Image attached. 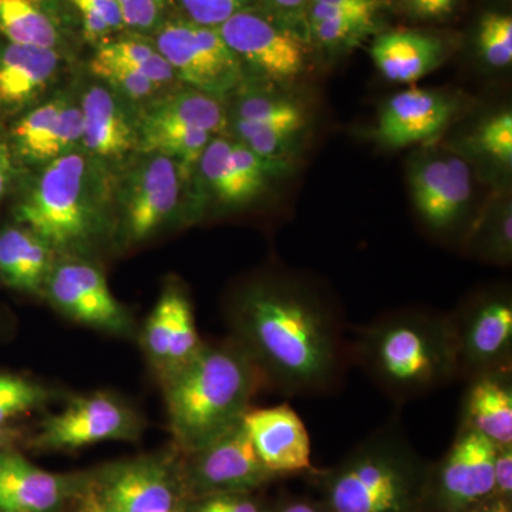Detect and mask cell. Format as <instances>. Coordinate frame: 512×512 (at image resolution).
<instances>
[{"mask_svg": "<svg viewBox=\"0 0 512 512\" xmlns=\"http://www.w3.org/2000/svg\"><path fill=\"white\" fill-rule=\"evenodd\" d=\"M284 168L285 164L271 163L256 156L239 141L215 136L195 170L200 171L205 188L218 204L238 208L256 200L272 175L281 173Z\"/></svg>", "mask_w": 512, "mask_h": 512, "instance_id": "15", "label": "cell"}, {"mask_svg": "<svg viewBox=\"0 0 512 512\" xmlns=\"http://www.w3.org/2000/svg\"><path fill=\"white\" fill-rule=\"evenodd\" d=\"M497 447L476 431L458 427L437 473L436 500L446 512H468L494 497Z\"/></svg>", "mask_w": 512, "mask_h": 512, "instance_id": "14", "label": "cell"}, {"mask_svg": "<svg viewBox=\"0 0 512 512\" xmlns=\"http://www.w3.org/2000/svg\"><path fill=\"white\" fill-rule=\"evenodd\" d=\"M238 340L265 382L288 396L328 393L350 357L342 318L316 293L291 282L249 286L232 309Z\"/></svg>", "mask_w": 512, "mask_h": 512, "instance_id": "1", "label": "cell"}, {"mask_svg": "<svg viewBox=\"0 0 512 512\" xmlns=\"http://www.w3.org/2000/svg\"><path fill=\"white\" fill-rule=\"evenodd\" d=\"M16 220L55 252L72 256L92 247L111 227L116 185L111 165L82 147L37 167Z\"/></svg>", "mask_w": 512, "mask_h": 512, "instance_id": "2", "label": "cell"}, {"mask_svg": "<svg viewBox=\"0 0 512 512\" xmlns=\"http://www.w3.org/2000/svg\"><path fill=\"white\" fill-rule=\"evenodd\" d=\"M468 512H512L510 503L503 498L491 497Z\"/></svg>", "mask_w": 512, "mask_h": 512, "instance_id": "47", "label": "cell"}, {"mask_svg": "<svg viewBox=\"0 0 512 512\" xmlns=\"http://www.w3.org/2000/svg\"><path fill=\"white\" fill-rule=\"evenodd\" d=\"M43 291L50 302L83 325L111 333L130 332L131 320L96 265L72 258L55 262Z\"/></svg>", "mask_w": 512, "mask_h": 512, "instance_id": "10", "label": "cell"}, {"mask_svg": "<svg viewBox=\"0 0 512 512\" xmlns=\"http://www.w3.org/2000/svg\"><path fill=\"white\" fill-rule=\"evenodd\" d=\"M417 485L404 433L390 424L373 433L330 477V511L410 512L419 497Z\"/></svg>", "mask_w": 512, "mask_h": 512, "instance_id": "5", "label": "cell"}, {"mask_svg": "<svg viewBox=\"0 0 512 512\" xmlns=\"http://www.w3.org/2000/svg\"><path fill=\"white\" fill-rule=\"evenodd\" d=\"M73 10L80 33L87 43L100 46L116 37L124 26L116 0H64Z\"/></svg>", "mask_w": 512, "mask_h": 512, "instance_id": "32", "label": "cell"}, {"mask_svg": "<svg viewBox=\"0 0 512 512\" xmlns=\"http://www.w3.org/2000/svg\"><path fill=\"white\" fill-rule=\"evenodd\" d=\"M281 512H319V510L308 503H292L286 505Z\"/></svg>", "mask_w": 512, "mask_h": 512, "instance_id": "48", "label": "cell"}, {"mask_svg": "<svg viewBox=\"0 0 512 512\" xmlns=\"http://www.w3.org/2000/svg\"><path fill=\"white\" fill-rule=\"evenodd\" d=\"M64 69V53L0 39V111L35 106Z\"/></svg>", "mask_w": 512, "mask_h": 512, "instance_id": "21", "label": "cell"}, {"mask_svg": "<svg viewBox=\"0 0 512 512\" xmlns=\"http://www.w3.org/2000/svg\"><path fill=\"white\" fill-rule=\"evenodd\" d=\"M137 156L116 185V211L127 244L146 241L174 220L188 180L171 158L157 153Z\"/></svg>", "mask_w": 512, "mask_h": 512, "instance_id": "7", "label": "cell"}, {"mask_svg": "<svg viewBox=\"0 0 512 512\" xmlns=\"http://www.w3.org/2000/svg\"><path fill=\"white\" fill-rule=\"evenodd\" d=\"M218 30L242 66L265 79L286 82L305 70L308 42L269 18L258 5L241 10Z\"/></svg>", "mask_w": 512, "mask_h": 512, "instance_id": "8", "label": "cell"}, {"mask_svg": "<svg viewBox=\"0 0 512 512\" xmlns=\"http://www.w3.org/2000/svg\"><path fill=\"white\" fill-rule=\"evenodd\" d=\"M376 15L311 3L308 9L309 40L339 49L357 45L375 29Z\"/></svg>", "mask_w": 512, "mask_h": 512, "instance_id": "28", "label": "cell"}, {"mask_svg": "<svg viewBox=\"0 0 512 512\" xmlns=\"http://www.w3.org/2000/svg\"><path fill=\"white\" fill-rule=\"evenodd\" d=\"M140 433L138 420L123 403L107 394H92L70 403L49 417L37 436L45 450H74L107 440H133Z\"/></svg>", "mask_w": 512, "mask_h": 512, "instance_id": "11", "label": "cell"}, {"mask_svg": "<svg viewBox=\"0 0 512 512\" xmlns=\"http://www.w3.org/2000/svg\"><path fill=\"white\" fill-rule=\"evenodd\" d=\"M72 490L70 478L42 470L13 451H0V512H55Z\"/></svg>", "mask_w": 512, "mask_h": 512, "instance_id": "24", "label": "cell"}, {"mask_svg": "<svg viewBox=\"0 0 512 512\" xmlns=\"http://www.w3.org/2000/svg\"><path fill=\"white\" fill-rule=\"evenodd\" d=\"M123 16L124 26L130 33L150 37L175 12L174 0H116Z\"/></svg>", "mask_w": 512, "mask_h": 512, "instance_id": "37", "label": "cell"}, {"mask_svg": "<svg viewBox=\"0 0 512 512\" xmlns=\"http://www.w3.org/2000/svg\"><path fill=\"white\" fill-rule=\"evenodd\" d=\"M153 36L177 79L191 89L222 100L244 82L245 67L218 28L174 15Z\"/></svg>", "mask_w": 512, "mask_h": 512, "instance_id": "6", "label": "cell"}, {"mask_svg": "<svg viewBox=\"0 0 512 512\" xmlns=\"http://www.w3.org/2000/svg\"><path fill=\"white\" fill-rule=\"evenodd\" d=\"M397 3L412 18L440 20L456 10L458 0H397Z\"/></svg>", "mask_w": 512, "mask_h": 512, "instance_id": "42", "label": "cell"}, {"mask_svg": "<svg viewBox=\"0 0 512 512\" xmlns=\"http://www.w3.org/2000/svg\"><path fill=\"white\" fill-rule=\"evenodd\" d=\"M262 383L261 370L238 340L202 345L165 373V404L178 446L192 453L237 426Z\"/></svg>", "mask_w": 512, "mask_h": 512, "instance_id": "4", "label": "cell"}, {"mask_svg": "<svg viewBox=\"0 0 512 512\" xmlns=\"http://www.w3.org/2000/svg\"><path fill=\"white\" fill-rule=\"evenodd\" d=\"M454 114L456 104L446 94L412 87L386 101L375 136L389 148L431 143L446 130Z\"/></svg>", "mask_w": 512, "mask_h": 512, "instance_id": "20", "label": "cell"}, {"mask_svg": "<svg viewBox=\"0 0 512 512\" xmlns=\"http://www.w3.org/2000/svg\"><path fill=\"white\" fill-rule=\"evenodd\" d=\"M242 424L272 476L313 471L311 439L291 404L249 409Z\"/></svg>", "mask_w": 512, "mask_h": 512, "instance_id": "19", "label": "cell"}, {"mask_svg": "<svg viewBox=\"0 0 512 512\" xmlns=\"http://www.w3.org/2000/svg\"><path fill=\"white\" fill-rule=\"evenodd\" d=\"M410 185L414 207L434 231H450L466 215L473 181L460 157L423 158L413 167Z\"/></svg>", "mask_w": 512, "mask_h": 512, "instance_id": "16", "label": "cell"}, {"mask_svg": "<svg viewBox=\"0 0 512 512\" xmlns=\"http://www.w3.org/2000/svg\"><path fill=\"white\" fill-rule=\"evenodd\" d=\"M370 55L384 79L412 84L440 66L446 47L439 37L427 33L392 30L377 37Z\"/></svg>", "mask_w": 512, "mask_h": 512, "instance_id": "25", "label": "cell"}, {"mask_svg": "<svg viewBox=\"0 0 512 512\" xmlns=\"http://www.w3.org/2000/svg\"><path fill=\"white\" fill-rule=\"evenodd\" d=\"M15 161L8 137L0 131V201L8 194L15 178Z\"/></svg>", "mask_w": 512, "mask_h": 512, "instance_id": "44", "label": "cell"}, {"mask_svg": "<svg viewBox=\"0 0 512 512\" xmlns=\"http://www.w3.org/2000/svg\"><path fill=\"white\" fill-rule=\"evenodd\" d=\"M76 512H109L104 507L103 501H101L99 493L96 490L89 491L82 500V504L79 505Z\"/></svg>", "mask_w": 512, "mask_h": 512, "instance_id": "46", "label": "cell"}, {"mask_svg": "<svg viewBox=\"0 0 512 512\" xmlns=\"http://www.w3.org/2000/svg\"><path fill=\"white\" fill-rule=\"evenodd\" d=\"M350 357L394 402H409L460 379L451 316L402 311L356 330Z\"/></svg>", "mask_w": 512, "mask_h": 512, "instance_id": "3", "label": "cell"}, {"mask_svg": "<svg viewBox=\"0 0 512 512\" xmlns=\"http://www.w3.org/2000/svg\"><path fill=\"white\" fill-rule=\"evenodd\" d=\"M311 3L335 6V8L360 10V12L372 13V15L377 16L380 10L389 8L392 5V0H311Z\"/></svg>", "mask_w": 512, "mask_h": 512, "instance_id": "45", "label": "cell"}, {"mask_svg": "<svg viewBox=\"0 0 512 512\" xmlns=\"http://www.w3.org/2000/svg\"><path fill=\"white\" fill-rule=\"evenodd\" d=\"M47 400L46 390L25 377L0 373V427Z\"/></svg>", "mask_w": 512, "mask_h": 512, "instance_id": "35", "label": "cell"}, {"mask_svg": "<svg viewBox=\"0 0 512 512\" xmlns=\"http://www.w3.org/2000/svg\"><path fill=\"white\" fill-rule=\"evenodd\" d=\"M477 49L488 66L504 69L512 63V18L507 13L488 12L477 30Z\"/></svg>", "mask_w": 512, "mask_h": 512, "instance_id": "33", "label": "cell"}, {"mask_svg": "<svg viewBox=\"0 0 512 512\" xmlns=\"http://www.w3.org/2000/svg\"><path fill=\"white\" fill-rule=\"evenodd\" d=\"M453 320L460 379L512 367L510 293L491 292L464 306Z\"/></svg>", "mask_w": 512, "mask_h": 512, "instance_id": "9", "label": "cell"}, {"mask_svg": "<svg viewBox=\"0 0 512 512\" xmlns=\"http://www.w3.org/2000/svg\"><path fill=\"white\" fill-rule=\"evenodd\" d=\"M221 101L191 87L178 92L171 90L140 110L138 133L198 128L220 136L228 126L227 111Z\"/></svg>", "mask_w": 512, "mask_h": 512, "instance_id": "26", "label": "cell"}, {"mask_svg": "<svg viewBox=\"0 0 512 512\" xmlns=\"http://www.w3.org/2000/svg\"><path fill=\"white\" fill-rule=\"evenodd\" d=\"M76 22L64 0H0V39L16 45L64 53Z\"/></svg>", "mask_w": 512, "mask_h": 512, "instance_id": "22", "label": "cell"}, {"mask_svg": "<svg viewBox=\"0 0 512 512\" xmlns=\"http://www.w3.org/2000/svg\"><path fill=\"white\" fill-rule=\"evenodd\" d=\"M311 0H259L258 6L269 18L295 33L305 42L309 40L308 9Z\"/></svg>", "mask_w": 512, "mask_h": 512, "instance_id": "40", "label": "cell"}, {"mask_svg": "<svg viewBox=\"0 0 512 512\" xmlns=\"http://www.w3.org/2000/svg\"><path fill=\"white\" fill-rule=\"evenodd\" d=\"M473 146L498 164L511 168L512 164V114L510 110L494 114L477 128Z\"/></svg>", "mask_w": 512, "mask_h": 512, "instance_id": "38", "label": "cell"}, {"mask_svg": "<svg viewBox=\"0 0 512 512\" xmlns=\"http://www.w3.org/2000/svg\"><path fill=\"white\" fill-rule=\"evenodd\" d=\"M178 293H180V289L177 286L165 289L148 319L146 336H144L148 353L164 367L167 365L168 350H170Z\"/></svg>", "mask_w": 512, "mask_h": 512, "instance_id": "36", "label": "cell"}, {"mask_svg": "<svg viewBox=\"0 0 512 512\" xmlns=\"http://www.w3.org/2000/svg\"><path fill=\"white\" fill-rule=\"evenodd\" d=\"M96 50L133 67L165 92L167 90L171 92V87L180 82L170 64L158 52L151 37L128 33V35L113 37L109 42L97 46Z\"/></svg>", "mask_w": 512, "mask_h": 512, "instance_id": "29", "label": "cell"}, {"mask_svg": "<svg viewBox=\"0 0 512 512\" xmlns=\"http://www.w3.org/2000/svg\"><path fill=\"white\" fill-rule=\"evenodd\" d=\"M467 380L458 427L476 431L495 447L512 446V367Z\"/></svg>", "mask_w": 512, "mask_h": 512, "instance_id": "23", "label": "cell"}, {"mask_svg": "<svg viewBox=\"0 0 512 512\" xmlns=\"http://www.w3.org/2000/svg\"><path fill=\"white\" fill-rule=\"evenodd\" d=\"M512 494V446L497 447L494 458V497L507 500Z\"/></svg>", "mask_w": 512, "mask_h": 512, "instance_id": "43", "label": "cell"}, {"mask_svg": "<svg viewBox=\"0 0 512 512\" xmlns=\"http://www.w3.org/2000/svg\"><path fill=\"white\" fill-rule=\"evenodd\" d=\"M89 67L90 72L101 83L109 86L111 90L119 93L130 103L140 104L141 109L165 94L164 90L150 82L147 77L138 73L133 67L104 55L100 50H96L94 53Z\"/></svg>", "mask_w": 512, "mask_h": 512, "instance_id": "31", "label": "cell"}, {"mask_svg": "<svg viewBox=\"0 0 512 512\" xmlns=\"http://www.w3.org/2000/svg\"><path fill=\"white\" fill-rule=\"evenodd\" d=\"M79 104L87 154L113 165L136 153L140 110L136 113L133 103L100 82L84 89Z\"/></svg>", "mask_w": 512, "mask_h": 512, "instance_id": "17", "label": "cell"}, {"mask_svg": "<svg viewBox=\"0 0 512 512\" xmlns=\"http://www.w3.org/2000/svg\"><path fill=\"white\" fill-rule=\"evenodd\" d=\"M96 491L109 512H185L170 468L151 458L111 468Z\"/></svg>", "mask_w": 512, "mask_h": 512, "instance_id": "18", "label": "cell"}, {"mask_svg": "<svg viewBox=\"0 0 512 512\" xmlns=\"http://www.w3.org/2000/svg\"><path fill=\"white\" fill-rule=\"evenodd\" d=\"M192 512H262L245 493L211 494L202 497Z\"/></svg>", "mask_w": 512, "mask_h": 512, "instance_id": "41", "label": "cell"}, {"mask_svg": "<svg viewBox=\"0 0 512 512\" xmlns=\"http://www.w3.org/2000/svg\"><path fill=\"white\" fill-rule=\"evenodd\" d=\"M306 114L301 104L284 94L254 92L245 94L235 107V128H303Z\"/></svg>", "mask_w": 512, "mask_h": 512, "instance_id": "30", "label": "cell"}, {"mask_svg": "<svg viewBox=\"0 0 512 512\" xmlns=\"http://www.w3.org/2000/svg\"><path fill=\"white\" fill-rule=\"evenodd\" d=\"M55 254L42 238L22 225L0 232V275L10 288L42 292L55 265Z\"/></svg>", "mask_w": 512, "mask_h": 512, "instance_id": "27", "label": "cell"}, {"mask_svg": "<svg viewBox=\"0 0 512 512\" xmlns=\"http://www.w3.org/2000/svg\"><path fill=\"white\" fill-rule=\"evenodd\" d=\"M204 343L198 335L195 326L192 306L184 292L178 293L177 305H175L173 333H171L170 350H168L165 373L177 369L187 363L191 357L197 355Z\"/></svg>", "mask_w": 512, "mask_h": 512, "instance_id": "34", "label": "cell"}, {"mask_svg": "<svg viewBox=\"0 0 512 512\" xmlns=\"http://www.w3.org/2000/svg\"><path fill=\"white\" fill-rule=\"evenodd\" d=\"M80 104L67 94L30 107L10 130L8 140L15 160L40 167L82 147Z\"/></svg>", "mask_w": 512, "mask_h": 512, "instance_id": "13", "label": "cell"}, {"mask_svg": "<svg viewBox=\"0 0 512 512\" xmlns=\"http://www.w3.org/2000/svg\"><path fill=\"white\" fill-rule=\"evenodd\" d=\"M188 481L202 497L211 494L248 493L271 480L242 420L200 450L188 453Z\"/></svg>", "mask_w": 512, "mask_h": 512, "instance_id": "12", "label": "cell"}, {"mask_svg": "<svg viewBox=\"0 0 512 512\" xmlns=\"http://www.w3.org/2000/svg\"><path fill=\"white\" fill-rule=\"evenodd\" d=\"M181 16L202 26L218 28L241 10L258 5L259 0H174Z\"/></svg>", "mask_w": 512, "mask_h": 512, "instance_id": "39", "label": "cell"}, {"mask_svg": "<svg viewBox=\"0 0 512 512\" xmlns=\"http://www.w3.org/2000/svg\"><path fill=\"white\" fill-rule=\"evenodd\" d=\"M6 439H8V433L0 427V447L6 443Z\"/></svg>", "mask_w": 512, "mask_h": 512, "instance_id": "49", "label": "cell"}]
</instances>
